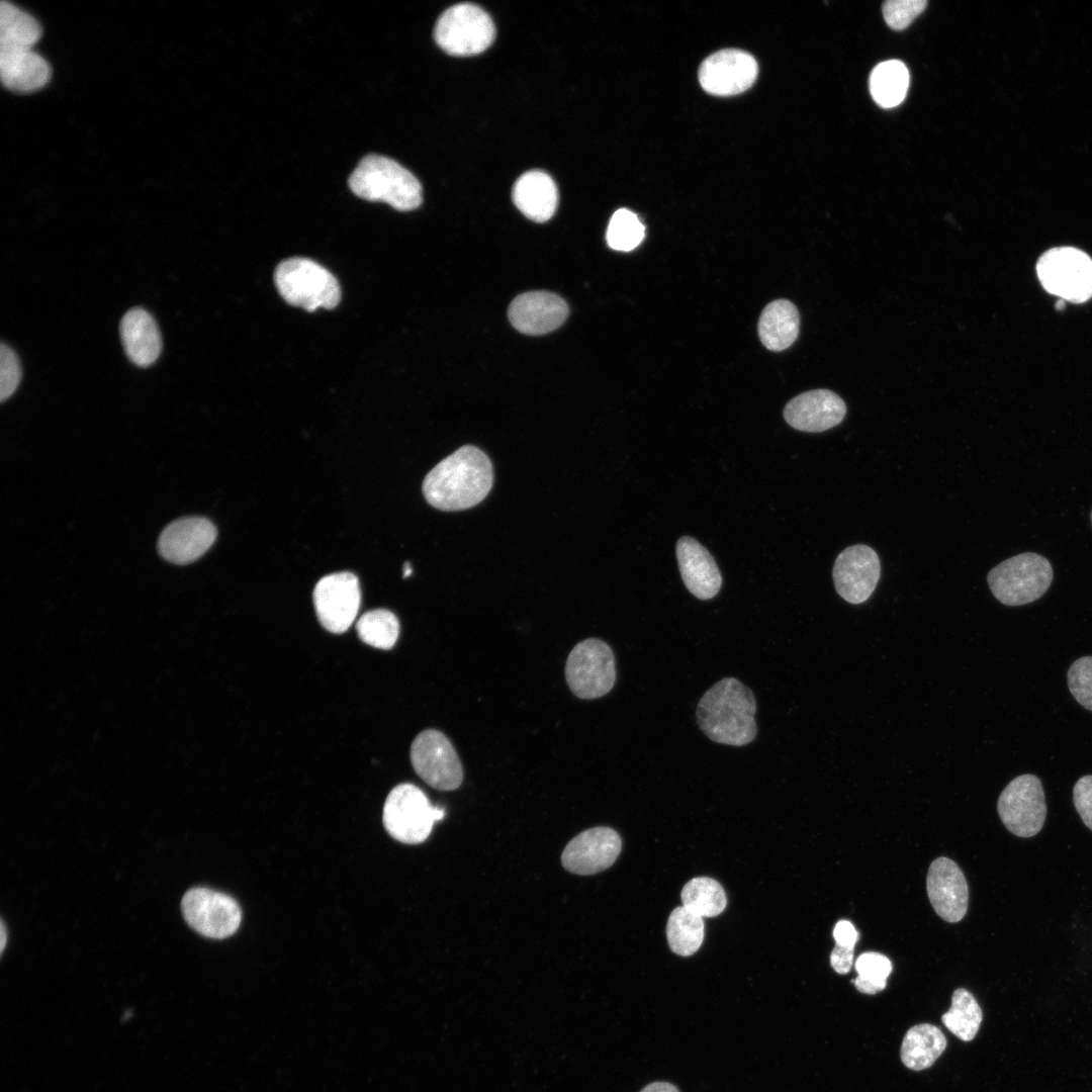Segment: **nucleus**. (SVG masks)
<instances>
[{
	"label": "nucleus",
	"instance_id": "31",
	"mask_svg": "<svg viewBox=\"0 0 1092 1092\" xmlns=\"http://www.w3.org/2000/svg\"><path fill=\"white\" fill-rule=\"evenodd\" d=\"M356 630L365 644L387 650L392 648L397 641L399 622L392 612L376 609L366 612L359 618Z\"/></svg>",
	"mask_w": 1092,
	"mask_h": 1092
},
{
	"label": "nucleus",
	"instance_id": "43",
	"mask_svg": "<svg viewBox=\"0 0 1092 1092\" xmlns=\"http://www.w3.org/2000/svg\"><path fill=\"white\" fill-rule=\"evenodd\" d=\"M1064 307H1065V300H1063V299H1059V300H1058V301L1056 302V308H1057L1058 310H1062V309H1063Z\"/></svg>",
	"mask_w": 1092,
	"mask_h": 1092
},
{
	"label": "nucleus",
	"instance_id": "19",
	"mask_svg": "<svg viewBox=\"0 0 1092 1092\" xmlns=\"http://www.w3.org/2000/svg\"><path fill=\"white\" fill-rule=\"evenodd\" d=\"M929 901L940 918L949 923L964 918L969 904V887L963 871L950 858H935L926 879Z\"/></svg>",
	"mask_w": 1092,
	"mask_h": 1092
},
{
	"label": "nucleus",
	"instance_id": "23",
	"mask_svg": "<svg viewBox=\"0 0 1092 1092\" xmlns=\"http://www.w3.org/2000/svg\"><path fill=\"white\" fill-rule=\"evenodd\" d=\"M120 338L126 356L138 366H150L161 353L159 328L153 316L141 307L131 308L123 315Z\"/></svg>",
	"mask_w": 1092,
	"mask_h": 1092
},
{
	"label": "nucleus",
	"instance_id": "16",
	"mask_svg": "<svg viewBox=\"0 0 1092 1092\" xmlns=\"http://www.w3.org/2000/svg\"><path fill=\"white\" fill-rule=\"evenodd\" d=\"M21 39H0V75L5 88L16 93H31L51 79L50 64Z\"/></svg>",
	"mask_w": 1092,
	"mask_h": 1092
},
{
	"label": "nucleus",
	"instance_id": "27",
	"mask_svg": "<svg viewBox=\"0 0 1092 1092\" xmlns=\"http://www.w3.org/2000/svg\"><path fill=\"white\" fill-rule=\"evenodd\" d=\"M908 85V70L898 60L880 63L870 77L871 94L874 100L884 108L900 104L905 98Z\"/></svg>",
	"mask_w": 1092,
	"mask_h": 1092
},
{
	"label": "nucleus",
	"instance_id": "12",
	"mask_svg": "<svg viewBox=\"0 0 1092 1092\" xmlns=\"http://www.w3.org/2000/svg\"><path fill=\"white\" fill-rule=\"evenodd\" d=\"M316 617L329 632L340 634L354 623L361 604L358 577L348 571L324 576L313 590Z\"/></svg>",
	"mask_w": 1092,
	"mask_h": 1092
},
{
	"label": "nucleus",
	"instance_id": "7",
	"mask_svg": "<svg viewBox=\"0 0 1092 1092\" xmlns=\"http://www.w3.org/2000/svg\"><path fill=\"white\" fill-rule=\"evenodd\" d=\"M1042 287L1060 299L1082 303L1092 297V259L1073 247L1053 248L1036 263Z\"/></svg>",
	"mask_w": 1092,
	"mask_h": 1092
},
{
	"label": "nucleus",
	"instance_id": "36",
	"mask_svg": "<svg viewBox=\"0 0 1092 1092\" xmlns=\"http://www.w3.org/2000/svg\"><path fill=\"white\" fill-rule=\"evenodd\" d=\"M21 379V366L15 352L8 346L0 347V399L5 401L16 390Z\"/></svg>",
	"mask_w": 1092,
	"mask_h": 1092
},
{
	"label": "nucleus",
	"instance_id": "38",
	"mask_svg": "<svg viewBox=\"0 0 1092 1092\" xmlns=\"http://www.w3.org/2000/svg\"><path fill=\"white\" fill-rule=\"evenodd\" d=\"M854 947H845L835 944L830 954V964L833 970L841 975L847 974L853 964Z\"/></svg>",
	"mask_w": 1092,
	"mask_h": 1092
},
{
	"label": "nucleus",
	"instance_id": "37",
	"mask_svg": "<svg viewBox=\"0 0 1092 1092\" xmlns=\"http://www.w3.org/2000/svg\"><path fill=\"white\" fill-rule=\"evenodd\" d=\"M1073 801L1082 821L1092 830V775L1083 776L1076 782Z\"/></svg>",
	"mask_w": 1092,
	"mask_h": 1092
},
{
	"label": "nucleus",
	"instance_id": "33",
	"mask_svg": "<svg viewBox=\"0 0 1092 1092\" xmlns=\"http://www.w3.org/2000/svg\"><path fill=\"white\" fill-rule=\"evenodd\" d=\"M645 236V228L639 217L626 208L618 209L611 217L606 239L609 247L628 252L635 249Z\"/></svg>",
	"mask_w": 1092,
	"mask_h": 1092
},
{
	"label": "nucleus",
	"instance_id": "24",
	"mask_svg": "<svg viewBox=\"0 0 1092 1092\" xmlns=\"http://www.w3.org/2000/svg\"><path fill=\"white\" fill-rule=\"evenodd\" d=\"M512 198L519 210L536 222L550 219L557 207L558 191L553 179L542 171H529L514 184Z\"/></svg>",
	"mask_w": 1092,
	"mask_h": 1092
},
{
	"label": "nucleus",
	"instance_id": "30",
	"mask_svg": "<svg viewBox=\"0 0 1092 1092\" xmlns=\"http://www.w3.org/2000/svg\"><path fill=\"white\" fill-rule=\"evenodd\" d=\"M682 906L705 918L721 914L727 905V897L722 886L708 877L690 880L682 888Z\"/></svg>",
	"mask_w": 1092,
	"mask_h": 1092
},
{
	"label": "nucleus",
	"instance_id": "15",
	"mask_svg": "<svg viewBox=\"0 0 1092 1092\" xmlns=\"http://www.w3.org/2000/svg\"><path fill=\"white\" fill-rule=\"evenodd\" d=\"M758 67L748 53L726 49L709 56L701 65L699 80L705 91L729 96L747 90L755 81Z\"/></svg>",
	"mask_w": 1092,
	"mask_h": 1092
},
{
	"label": "nucleus",
	"instance_id": "34",
	"mask_svg": "<svg viewBox=\"0 0 1092 1092\" xmlns=\"http://www.w3.org/2000/svg\"><path fill=\"white\" fill-rule=\"evenodd\" d=\"M1068 687L1076 701L1092 712V656L1075 660L1067 673Z\"/></svg>",
	"mask_w": 1092,
	"mask_h": 1092
},
{
	"label": "nucleus",
	"instance_id": "32",
	"mask_svg": "<svg viewBox=\"0 0 1092 1092\" xmlns=\"http://www.w3.org/2000/svg\"><path fill=\"white\" fill-rule=\"evenodd\" d=\"M854 966L857 977L851 983L858 992L874 995L885 989L892 971V963L886 956L875 951L863 952Z\"/></svg>",
	"mask_w": 1092,
	"mask_h": 1092
},
{
	"label": "nucleus",
	"instance_id": "8",
	"mask_svg": "<svg viewBox=\"0 0 1092 1092\" xmlns=\"http://www.w3.org/2000/svg\"><path fill=\"white\" fill-rule=\"evenodd\" d=\"M495 36L490 16L479 6L460 3L445 10L436 22L437 44L453 56H471L485 51Z\"/></svg>",
	"mask_w": 1092,
	"mask_h": 1092
},
{
	"label": "nucleus",
	"instance_id": "10",
	"mask_svg": "<svg viewBox=\"0 0 1092 1092\" xmlns=\"http://www.w3.org/2000/svg\"><path fill=\"white\" fill-rule=\"evenodd\" d=\"M997 810L1003 825L1012 834L1025 838L1036 835L1046 817L1040 780L1031 774L1013 779L1000 794Z\"/></svg>",
	"mask_w": 1092,
	"mask_h": 1092
},
{
	"label": "nucleus",
	"instance_id": "17",
	"mask_svg": "<svg viewBox=\"0 0 1092 1092\" xmlns=\"http://www.w3.org/2000/svg\"><path fill=\"white\" fill-rule=\"evenodd\" d=\"M622 849L620 835L609 827L587 829L565 846L562 866L570 873L594 875L610 868Z\"/></svg>",
	"mask_w": 1092,
	"mask_h": 1092
},
{
	"label": "nucleus",
	"instance_id": "28",
	"mask_svg": "<svg viewBox=\"0 0 1092 1092\" xmlns=\"http://www.w3.org/2000/svg\"><path fill=\"white\" fill-rule=\"evenodd\" d=\"M704 929L703 917L685 906L674 908L666 925V937L670 949L682 957L692 956L700 948L704 940Z\"/></svg>",
	"mask_w": 1092,
	"mask_h": 1092
},
{
	"label": "nucleus",
	"instance_id": "26",
	"mask_svg": "<svg viewBox=\"0 0 1092 1092\" xmlns=\"http://www.w3.org/2000/svg\"><path fill=\"white\" fill-rule=\"evenodd\" d=\"M946 1048V1038L935 1025L921 1023L912 1026L901 1045L903 1064L914 1071H921L934 1064Z\"/></svg>",
	"mask_w": 1092,
	"mask_h": 1092
},
{
	"label": "nucleus",
	"instance_id": "22",
	"mask_svg": "<svg viewBox=\"0 0 1092 1092\" xmlns=\"http://www.w3.org/2000/svg\"><path fill=\"white\" fill-rule=\"evenodd\" d=\"M676 557L688 590L700 600L714 598L721 588L722 576L709 551L692 537L676 543Z\"/></svg>",
	"mask_w": 1092,
	"mask_h": 1092
},
{
	"label": "nucleus",
	"instance_id": "18",
	"mask_svg": "<svg viewBox=\"0 0 1092 1092\" xmlns=\"http://www.w3.org/2000/svg\"><path fill=\"white\" fill-rule=\"evenodd\" d=\"M216 535L215 526L206 518H181L162 531L158 540V551L171 563L189 564L212 546Z\"/></svg>",
	"mask_w": 1092,
	"mask_h": 1092
},
{
	"label": "nucleus",
	"instance_id": "3",
	"mask_svg": "<svg viewBox=\"0 0 1092 1092\" xmlns=\"http://www.w3.org/2000/svg\"><path fill=\"white\" fill-rule=\"evenodd\" d=\"M352 192L369 201H382L397 210H412L422 203L418 179L392 159L368 155L349 177Z\"/></svg>",
	"mask_w": 1092,
	"mask_h": 1092
},
{
	"label": "nucleus",
	"instance_id": "14",
	"mask_svg": "<svg viewBox=\"0 0 1092 1092\" xmlns=\"http://www.w3.org/2000/svg\"><path fill=\"white\" fill-rule=\"evenodd\" d=\"M881 576L877 552L868 545L845 548L835 559L832 577L836 592L846 602L857 605L874 593Z\"/></svg>",
	"mask_w": 1092,
	"mask_h": 1092
},
{
	"label": "nucleus",
	"instance_id": "35",
	"mask_svg": "<svg viewBox=\"0 0 1092 1092\" xmlns=\"http://www.w3.org/2000/svg\"><path fill=\"white\" fill-rule=\"evenodd\" d=\"M926 0H889L883 4V14L887 24L901 30L925 9Z\"/></svg>",
	"mask_w": 1092,
	"mask_h": 1092
},
{
	"label": "nucleus",
	"instance_id": "41",
	"mask_svg": "<svg viewBox=\"0 0 1092 1092\" xmlns=\"http://www.w3.org/2000/svg\"><path fill=\"white\" fill-rule=\"evenodd\" d=\"M6 944V928L4 921H1V952L4 950Z\"/></svg>",
	"mask_w": 1092,
	"mask_h": 1092
},
{
	"label": "nucleus",
	"instance_id": "39",
	"mask_svg": "<svg viewBox=\"0 0 1092 1092\" xmlns=\"http://www.w3.org/2000/svg\"><path fill=\"white\" fill-rule=\"evenodd\" d=\"M833 937L835 939V944L845 947H854L858 933L850 921L839 920L834 926Z\"/></svg>",
	"mask_w": 1092,
	"mask_h": 1092
},
{
	"label": "nucleus",
	"instance_id": "2",
	"mask_svg": "<svg viewBox=\"0 0 1092 1092\" xmlns=\"http://www.w3.org/2000/svg\"><path fill=\"white\" fill-rule=\"evenodd\" d=\"M755 712L752 691L734 677H725L701 698L696 717L699 727L712 741L743 746L756 736Z\"/></svg>",
	"mask_w": 1092,
	"mask_h": 1092
},
{
	"label": "nucleus",
	"instance_id": "9",
	"mask_svg": "<svg viewBox=\"0 0 1092 1092\" xmlns=\"http://www.w3.org/2000/svg\"><path fill=\"white\" fill-rule=\"evenodd\" d=\"M565 677L571 692L580 699L593 700L607 695L616 681L612 648L597 638L577 643L567 657Z\"/></svg>",
	"mask_w": 1092,
	"mask_h": 1092
},
{
	"label": "nucleus",
	"instance_id": "42",
	"mask_svg": "<svg viewBox=\"0 0 1092 1092\" xmlns=\"http://www.w3.org/2000/svg\"><path fill=\"white\" fill-rule=\"evenodd\" d=\"M412 572H413V569H412V567H411V564L406 562V563H405V564L403 565V573H402V574H403V578H406V577H408V576H410V575L412 574Z\"/></svg>",
	"mask_w": 1092,
	"mask_h": 1092
},
{
	"label": "nucleus",
	"instance_id": "40",
	"mask_svg": "<svg viewBox=\"0 0 1092 1092\" xmlns=\"http://www.w3.org/2000/svg\"><path fill=\"white\" fill-rule=\"evenodd\" d=\"M640 1092H679V1089L674 1084L655 1081L647 1084Z\"/></svg>",
	"mask_w": 1092,
	"mask_h": 1092
},
{
	"label": "nucleus",
	"instance_id": "6",
	"mask_svg": "<svg viewBox=\"0 0 1092 1092\" xmlns=\"http://www.w3.org/2000/svg\"><path fill=\"white\" fill-rule=\"evenodd\" d=\"M443 808L433 806L426 794L413 784H399L388 794L382 820L387 832L396 840L418 844L425 841L434 823L444 817Z\"/></svg>",
	"mask_w": 1092,
	"mask_h": 1092
},
{
	"label": "nucleus",
	"instance_id": "25",
	"mask_svg": "<svg viewBox=\"0 0 1092 1092\" xmlns=\"http://www.w3.org/2000/svg\"><path fill=\"white\" fill-rule=\"evenodd\" d=\"M800 314L788 299H777L762 310L757 325L758 337L763 346L775 352L789 348L798 338Z\"/></svg>",
	"mask_w": 1092,
	"mask_h": 1092
},
{
	"label": "nucleus",
	"instance_id": "4",
	"mask_svg": "<svg viewBox=\"0 0 1092 1092\" xmlns=\"http://www.w3.org/2000/svg\"><path fill=\"white\" fill-rule=\"evenodd\" d=\"M274 280L279 293L289 304L307 311L334 308L341 298L336 277L310 259L282 261L275 270Z\"/></svg>",
	"mask_w": 1092,
	"mask_h": 1092
},
{
	"label": "nucleus",
	"instance_id": "1",
	"mask_svg": "<svg viewBox=\"0 0 1092 1092\" xmlns=\"http://www.w3.org/2000/svg\"><path fill=\"white\" fill-rule=\"evenodd\" d=\"M493 481L492 465L479 448L465 445L440 461L425 477L423 493L441 511H460L479 504Z\"/></svg>",
	"mask_w": 1092,
	"mask_h": 1092
},
{
	"label": "nucleus",
	"instance_id": "29",
	"mask_svg": "<svg viewBox=\"0 0 1092 1092\" xmlns=\"http://www.w3.org/2000/svg\"><path fill=\"white\" fill-rule=\"evenodd\" d=\"M983 1013L974 995L964 988L953 991L951 1006L942 1016L944 1026L957 1037L971 1041L977 1034Z\"/></svg>",
	"mask_w": 1092,
	"mask_h": 1092
},
{
	"label": "nucleus",
	"instance_id": "11",
	"mask_svg": "<svg viewBox=\"0 0 1092 1092\" xmlns=\"http://www.w3.org/2000/svg\"><path fill=\"white\" fill-rule=\"evenodd\" d=\"M411 761L417 775L440 791L456 790L463 780V768L451 741L435 729L422 731L411 746Z\"/></svg>",
	"mask_w": 1092,
	"mask_h": 1092
},
{
	"label": "nucleus",
	"instance_id": "20",
	"mask_svg": "<svg viewBox=\"0 0 1092 1092\" xmlns=\"http://www.w3.org/2000/svg\"><path fill=\"white\" fill-rule=\"evenodd\" d=\"M568 315L562 297L548 291H530L517 296L509 306L508 316L522 334L544 335L559 328Z\"/></svg>",
	"mask_w": 1092,
	"mask_h": 1092
},
{
	"label": "nucleus",
	"instance_id": "13",
	"mask_svg": "<svg viewBox=\"0 0 1092 1092\" xmlns=\"http://www.w3.org/2000/svg\"><path fill=\"white\" fill-rule=\"evenodd\" d=\"M181 910L193 929L210 938L231 936L242 920L241 909L232 897L206 888H193L186 892L181 901Z\"/></svg>",
	"mask_w": 1092,
	"mask_h": 1092
},
{
	"label": "nucleus",
	"instance_id": "5",
	"mask_svg": "<svg viewBox=\"0 0 1092 1092\" xmlns=\"http://www.w3.org/2000/svg\"><path fill=\"white\" fill-rule=\"evenodd\" d=\"M994 597L1006 606H1021L1039 599L1053 580V568L1043 556L1022 553L1004 560L987 576Z\"/></svg>",
	"mask_w": 1092,
	"mask_h": 1092
},
{
	"label": "nucleus",
	"instance_id": "21",
	"mask_svg": "<svg viewBox=\"0 0 1092 1092\" xmlns=\"http://www.w3.org/2000/svg\"><path fill=\"white\" fill-rule=\"evenodd\" d=\"M846 414L843 399L829 389H814L792 398L784 408L785 421L802 432L818 433L842 422Z\"/></svg>",
	"mask_w": 1092,
	"mask_h": 1092
}]
</instances>
